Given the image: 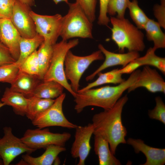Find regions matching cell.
<instances>
[{"mask_svg":"<svg viewBox=\"0 0 165 165\" xmlns=\"http://www.w3.org/2000/svg\"><path fill=\"white\" fill-rule=\"evenodd\" d=\"M128 100L127 95L121 97L112 108L95 114L92 119L94 127L93 134L106 139L114 155L119 144L127 143L125 138L127 131L122 123V114Z\"/></svg>","mask_w":165,"mask_h":165,"instance_id":"cell-1","label":"cell"},{"mask_svg":"<svg viewBox=\"0 0 165 165\" xmlns=\"http://www.w3.org/2000/svg\"><path fill=\"white\" fill-rule=\"evenodd\" d=\"M141 71L137 69L132 73L127 80L116 86L92 88L77 93L74 97L75 109L79 113L84 108L89 106H97L104 110L111 108L121 97L124 92L136 82Z\"/></svg>","mask_w":165,"mask_h":165,"instance_id":"cell-2","label":"cell"},{"mask_svg":"<svg viewBox=\"0 0 165 165\" xmlns=\"http://www.w3.org/2000/svg\"><path fill=\"white\" fill-rule=\"evenodd\" d=\"M110 19L112 25L111 38L120 53H124L126 49L128 52H138L144 50V36L140 29L125 18L111 16Z\"/></svg>","mask_w":165,"mask_h":165,"instance_id":"cell-3","label":"cell"},{"mask_svg":"<svg viewBox=\"0 0 165 165\" xmlns=\"http://www.w3.org/2000/svg\"><path fill=\"white\" fill-rule=\"evenodd\" d=\"M68 4V12L62 18L60 36L62 40L74 38H93V23L77 2Z\"/></svg>","mask_w":165,"mask_h":165,"instance_id":"cell-4","label":"cell"},{"mask_svg":"<svg viewBox=\"0 0 165 165\" xmlns=\"http://www.w3.org/2000/svg\"><path fill=\"white\" fill-rule=\"evenodd\" d=\"M78 38L68 41L62 40L53 45L52 57L49 68L42 80L54 81L61 85L74 97L76 93L72 90L64 72V64L68 51L79 43Z\"/></svg>","mask_w":165,"mask_h":165,"instance_id":"cell-5","label":"cell"},{"mask_svg":"<svg viewBox=\"0 0 165 165\" xmlns=\"http://www.w3.org/2000/svg\"><path fill=\"white\" fill-rule=\"evenodd\" d=\"M104 59L103 54L100 50L84 56L75 55L70 50L68 51L64 61V72L74 92L77 93L79 90L81 76L91 64L95 61Z\"/></svg>","mask_w":165,"mask_h":165,"instance_id":"cell-6","label":"cell"},{"mask_svg":"<svg viewBox=\"0 0 165 165\" xmlns=\"http://www.w3.org/2000/svg\"><path fill=\"white\" fill-rule=\"evenodd\" d=\"M71 136L68 132L53 133L48 128H38L27 130L20 139L28 147L36 150L51 145L64 146Z\"/></svg>","mask_w":165,"mask_h":165,"instance_id":"cell-7","label":"cell"},{"mask_svg":"<svg viewBox=\"0 0 165 165\" xmlns=\"http://www.w3.org/2000/svg\"><path fill=\"white\" fill-rule=\"evenodd\" d=\"M65 97V94L63 93L56 98L49 108L31 121L32 124L40 129L52 126L75 129L78 125L68 121L63 112V104Z\"/></svg>","mask_w":165,"mask_h":165,"instance_id":"cell-8","label":"cell"},{"mask_svg":"<svg viewBox=\"0 0 165 165\" xmlns=\"http://www.w3.org/2000/svg\"><path fill=\"white\" fill-rule=\"evenodd\" d=\"M29 14L34 22L36 32L44 42L53 45L60 36L63 16L60 14L42 15L30 10Z\"/></svg>","mask_w":165,"mask_h":165,"instance_id":"cell-9","label":"cell"},{"mask_svg":"<svg viewBox=\"0 0 165 165\" xmlns=\"http://www.w3.org/2000/svg\"><path fill=\"white\" fill-rule=\"evenodd\" d=\"M4 135L0 138V157L4 165H9L17 156L27 153L30 154L36 150L27 146L20 138L15 136L11 128H3Z\"/></svg>","mask_w":165,"mask_h":165,"instance_id":"cell-10","label":"cell"},{"mask_svg":"<svg viewBox=\"0 0 165 165\" xmlns=\"http://www.w3.org/2000/svg\"><path fill=\"white\" fill-rule=\"evenodd\" d=\"M30 7L16 0L10 19L21 37L31 38L37 33L33 20L29 14Z\"/></svg>","mask_w":165,"mask_h":165,"instance_id":"cell-11","label":"cell"},{"mask_svg":"<svg viewBox=\"0 0 165 165\" xmlns=\"http://www.w3.org/2000/svg\"><path fill=\"white\" fill-rule=\"evenodd\" d=\"M75 140L71 149V154L74 158H79L78 165H84L90 152V140L94 130L92 123L84 126H78L75 128Z\"/></svg>","mask_w":165,"mask_h":165,"instance_id":"cell-12","label":"cell"},{"mask_svg":"<svg viewBox=\"0 0 165 165\" xmlns=\"http://www.w3.org/2000/svg\"><path fill=\"white\" fill-rule=\"evenodd\" d=\"M140 87L144 88L152 93L160 92L165 94V82L156 69L146 65L141 71L136 82L128 89V92Z\"/></svg>","mask_w":165,"mask_h":165,"instance_id":"cell-13","label":"cell"},{"mask_svg":"<svg viewBox=\"0 0 165 165\" xmlns=\"http://www.w3.org/2000/svg\"><path fill=\"white\" fill-rule=\"evenodd\" d=\"M98 48L105 56V61L94 72L86 78V81L92 80L99 73L109 67L121 65L124 67L130 61L140 57L139 52H128L127 53H116L106 49L101 44Z\"/></svg>","mask_w":165,"mask_h":165,"instance_id":"cell-14","label":"cell"},{"mask_svg":"<svg viewBox=\"0 0 165 165\" xmlns=\"http://www.w3.org/2000/svg\"><path fill=\"white\" fill-rule=\"evenodd\" d=\"M0 42L9 49L16 61L20 55L21 35L9 19H0Z\"/></svg>","mask_w":165,"mask_h":165,"instance_id":"cell-15","label":"cell"},{"mask_svg":"<svg viewBox=\"0 0 165 165\" xmlns=\"http://www.w3.org/2000/svg\"><path fill=\"white\" fill-rule=\"evenodd\" d=\"M127 143L132 146L135 152H141L146 157L145 162L142 165H163L165 163V149L148 146L141 139L129 138Z\"/></svg>","mask_w":165,"mask_h":165,"instance_id":"cell-16","label":"cell"},{"mask_svg":"<svg viewBox=\"0 0 165 165\" xmlns=\"http://www.w3.org/2000/svg\"><path fill=\"white\" fill-rule=\"evenodd\" d=\"M41 81L37 76L20 71L16 78L10 84V88L28 97L31 96L35 88Z\"/></svg>","mask_w":165,"mask_h":165,"instance_id":"cell-17","label":"cell"},{"mask_svg":"<svg viewBox=\"0 0 165 165\" xmlns=\"http://www.w3.org/2000/svg\"><path fill=\"white\" fill-rule=\"evenodd\" d=\"M45 152L40 156L33 157L29 154L23 155L22 160L29 165H51L53 163L58 155L66 150L64 146L51 145L47 147Z\"/></svg>","mask_w":165,"mask_h":165,"instance_id":"cell-18","label":"cell"},{"mask_svg":"<svg viewBox=\"0 0 165 165\" xmlns=\"http://www.w3.org/2000/svg\"><path fill=\"white\" fill-rule=\"evenodd\" d=\"M5 105L11 106L16 114L24 116L26 115L28 105V99L23 94L6 88L1 99Z\"/></svg>","mask_w":165,"mask_h":165,"instance_id":"cell-19","label":"cell"},{"mask_svg":"<svg viewBox=\"0 0 165 165\" xmlns=\"http://www.w3.org/2000/svg\"><path fill=\"white\" fill-rule=\"evenodd\" d=\"M94 151L100 165H120L121 163L111 152L108 141L100 136L94 135Z\"/></svg>","mask_w":165,"mask_h":165,"instance_id":"cell-20","label":"cell"},{"mask_svg":"<svg viewBox=\"0 0 165 165\" xmlns=\"http://www.w3.org/2000/svg\"><path fill=\"white\" fill-rule=\"evenodd\" d=\"M64 88L62 85L56 81L42 80L37 85L31 96L45 99H56L63 93Z\"/></svg>","mask_w":165,"mask_h":165,"instance_id":"cell-21","label":"cell"},{"mask_svg":"<svg viewBox=\"0 0 165 165\" xmlns=\"http://www.w3.org/2000/svg\"><path fill=\"white\" fill-rule=\"evenodd\" d=\"M157 22L149 18L144 29L146 31L147 39L153 42L152 48L155 51L165 48V34Z\"/></svg>","mask_w":165,"mask_h":165,"instance_id":"cell-22","label":"cell"},{"mask_svg":"<svg viewBox=\"0 0 165 165\" xmlns=\"http://www.w3.org/2000/svg\"><path fill=\"white\" fill-rule=\"evenodd\" d=\"M44 41L43 38L37 33L34 37H21L20 42V55L16 63L20 66L26 59Z\"/></svg>","mask_w":165,"mask_h":165,"instance_id":"cell-23","label":"cell"},{"mask_svg":"<svg viewBox=\"0 0 165 165\" xmlns=\"http://www.w3.org/2000/svg\"><path fill=\"white\" fill-rule=\"evenodd\" d=\"M118 68L115 69L104 73L101 72L97 75L98 78L94 81L89 83L83 88L79 90L77 92H81L88 89L106 84L118 85L125 80L122 77V74L118 72Z\"/></svg>","mask_w":165,"mask_h":165,"instance_id":"cell-24","label":"cell"},{"mask_svg":"<svg viewBox=\"0 0 165 165\" xmlns=\"http://www.w3.org/2000/svg\"><path fill=\"white\" fill-rule=\"evenodd\" d=\"M28 105L25 116L31 121L49 108L55 101L53 99L42 98L34 96L28 97Z\"/></svg>","mask_w":165,"mask_h":165,"instance_id":"cell-25","label":"cell"},{"mask_svg":"<svg viewBox=\"0 0 165 165\" xmlns=\"http://www.w3.org/2000/svg\"><path fill=\"white\" fill-rule=\"evenodd\" d=\"M53 45L43 41L37 50L39 66L38 77L42 80H43L50 64L53 53Z\"/></svg>","mask_w":165,"mask_h":165,"instance_id":"cell-26","label":"cell"},{"mask_svg":"<svg viewBox=\"0 0 165 165\" xmlns=\"http://www.w3.org/2000/svg\"><path fill=\"white\" fill-rule=\"evenodd\" d=\"M155 50L152 47H150L145 54L142 57H139L135 60L142 66H151L154 67L164 75H165V58L157 56Z\"/></svg>","mask_w":165,"mask_h":165,"instance_id":"cell-27","label":"cell"},{"mask_svg":"<svg viewBox=\"0 0 165 165\" xmlns=\"http://www.w3.org/2000/svg\"><path fill=\"white\" fill-rule=\"evenodd\" d=\"M130 17L136 26L140 29H144L149 18L139 7L137 0L130 1L127 8Z\"/></svg>","mask_w":165,"mask_h":165,"instance_id":"cell-28","label":"cell"},{"mask_svg":"<svg viewBox=\"0 0 165 165\" xmlns=\"http://www.w3.org/2000/svg\"><path fill=\"white\" fill-rule=\"evenodd\" d=\"M20 66L16 62L0 66V82L11 84L17 77Z\"/></svg>","mask_w":165,"mask_h":165,"instance_id":"cell-29","label":"cell"},{"mask_svg":"<svg viewBox=\"0 0 165 165\" xmlns=\"http://www.w3.org/2000/svg\"><path fill=\"white\" fill-rule=\"evenodd\" d=\"M20 71L38 77L39 66L37 50L26 59L20 66Z\"/></svg>","mask_w":165,"mask_h":165,"instance_id":"cell-30","label":"cell"},{"mask_svg":"<svg viewBox=\"0 0 165 165\" xmlns=\"http://www.w3.org/2000/svg\"><path fill=\"white\" fill-rule=\"evenodd\" d=\"M130 1L129 0H110L107 9V13L111 16L117 14L119 19L125 18L126 9Z\"/></svg>","mask_w":165,"mask_h":165,"instance_id":"cell-31","label":"cell"},{"mask_svg":"<svg viewBox=\"0 0 165 165\" xmlns=\"http://www.w3.org/2000/svg\"><path fill=\"white\" fill-rule=\"evenodd\" d=\"M156 106L154 108L148 111V115L152 119L159 120L165 124V105L159 96L155 98Z\"/></svg>","mask_w":165,"mask_h":165,"instance_id":"cell-32","label":"cell"},{"mask_svg":"<svg viewBox=\"0 0 165 165\" xmlns=\"http://www.w3.org/2000/svg\"><path fill=\"white\" fill-rule=\"evenodd\" d=\"M90 20L93 23L96 19L97 0H75Z\"/></svg>","mask_w":165,"mask_h":165,"instance_id":"cell-33","label":"cell"},{"mask_svg":"<svg viewBox=\"0 0 165 165\" xmlns=\"http://www.w3.org/2000/svg\"><path fill=\"white\" fill-rule=\"evenodd\" d=\"M110 0H99V13L97 24L108 26L110 19L107 15L108 6Z\"/></svg>","mask_w":165,"mask_h":165,"instance_id":"cell-34","label":"cell"},{"mask_svg":"<svg viewBox=\"0 0 165 165\" xmlns=\"http://www.w3.org/2000/svg\"><path fill=\"white\" fill-rule=\"evenodd\" d=\"M16 0H0V19H10Z\"/></svg>","mask_w":165,"mask_h":165,"instance_id":"cell-35","label":"cell"},{"mask_svg":"<svg viewBox=\"0 0 165 165\" xmlns=\"http://www.w3.org/2000/svg\"><path fill=\"white\" fill-rule=\"evenodd\" d=\"M154 14L157 22L162 28L165 29V0H160V4H156L153 8Z\"/></svg>","mask_w":165,"mask_h":165,"instance_id":"cell-36","label":"cell"},{"mask_svg":"<svg viewBox=\"0 0 165 165\" xmlns=\"http://www.w3.org/2000/svg\"><path fill=\"white\" fill-rule=\"evenodd\" d=\"M16 61L9 49L0 42V66L6 64L14 63Z\"/></svg>","mask_w":165,"mask_h":165,"instance_id":"cell-37","label":"cell"},{"mask_svg":"<svg viewBox=\"0 0 165 165\" xmlns=\"http://www.w3.org/2000/svg\"><path fill=\"white\" fill-rule=\"evenodd\" d=\"M141 64L135 60L130 61L122 68L118 69V72L122 74H131L141 66Z\"/></svg>","mask_w":165,"mask_h":165,"instance_id":"cell-38","label":"cell"},{"mask_svg":"<svg viewBox=\"0 0 165 165\" xmlns=\"http://www.w3.org/2000/svg\"><path fill=\"white\" fill-rule=\"evenodd\" d=\"M25 6L31 7L35 6V0H18Z\"/></svg>","mask_w":165,"mask_h":165,"instance_id":"cell-39","label":"cell"},{"mask_svg":"<svg viewBox=\"0 0 165 165\" xmlns=\"http://www.w3.org/2000/svg\"><path fill=\"white\" fill-rule=\"evenodd\" d=\"M56 4H57L61 2H64L68 4L69 3L68 0H52Z\"/></svg>","mask_w":165,"mask_h":165,"instance_id":"cell-40","label":"cell"},{"mask_svg":"<svg viewBox=\"0 0 165 165\" xmlns=\"http://www.w3.org/2000/svg\"><path fill=\"white\" fill-rule=\"evenodd\" d=\"M4 105H5L1 101H0V108Z\"/></svg>","mask_w":165,"mask_h":165,"instance_id":"cell-41","label":"cell"},{"mask_svg":"<svg viewBox=\"0 0 165 165\" xmlns=\"http://www.w3.org/2000/svg\"><path fill=\"white\" fill-rule=\"evenodd\" d=\"M4 165V164H3V161L2 159L0 157V165Z\"/></svg>","mask_w":165,"mask_h":165,"instance_id":"cell-42","label":"cell"},{"mask_svg":"<svg viewBox=\"0 0 165 165\" xmlns=\"http://www.w3.org/2000/svg\"></svg>","mask_w":165,"mask_h":165,"instance_id":"cell-43","label":"cell"},{"mask_svg":"<svg viewBox=\"0 0 165 165\" xmlns=\"http://www.w3.org/2000/svg\"></svg>","mask_w":165,"mask_h":165,"instance_id":"cell-44","label":"cell"},{"mask_svg":"<svg viewBox=\"0 0 165 165\" xmlns=\"http://www.w3.org/2000/svg\"></svg>","mask_w":165,"mask_h":165,"instance_id":"cell-45","label":"cell"}]
</instances>
